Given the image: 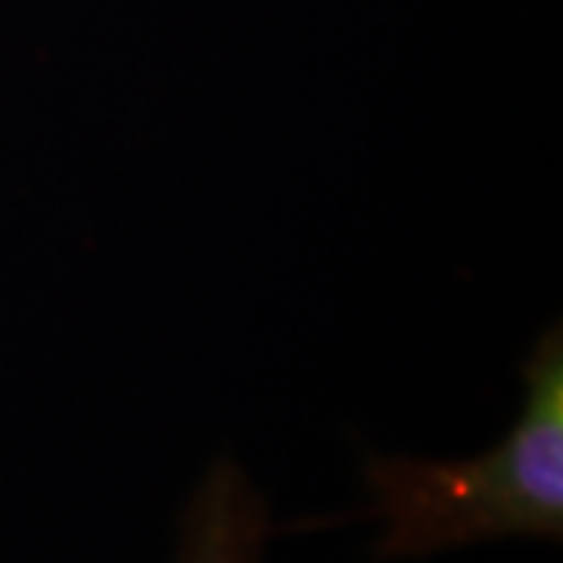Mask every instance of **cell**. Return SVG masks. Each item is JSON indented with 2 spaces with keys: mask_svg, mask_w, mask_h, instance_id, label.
<instances>
[{
  "mask_svg": "<svg viewBox=\"0 0 563 563\" xmlns=\"http://www.w3.org/2000/svg\"><path fill=\"white\" fill-rule=\"evenodd\" d=\"M523 410L495 448L470 461L369 457V517L385 526L379 561L429 558L495 539H563L561 322L523 361Z\"/></svg>",
  "mask_w": 563,
  "mask_h": 563,
  "instance_id": "cell-1",
  "label": "cell"
},
{
  "mask_svg": "<svg viewBox=\"0 0 563 563\" xmlns=\"http://www.w3.org/2000/svg\"><path fill=\"white\" fill-rule=\"evenodd\" d=\"M273 520L266 501L235 461H217L179 523L176 563H263Z\"/></svg>",
  "mask_w": 563,
  "mask_h": 563,
  "instance_id": "cell-2",
  "label": "cell"
}]
</instances>
